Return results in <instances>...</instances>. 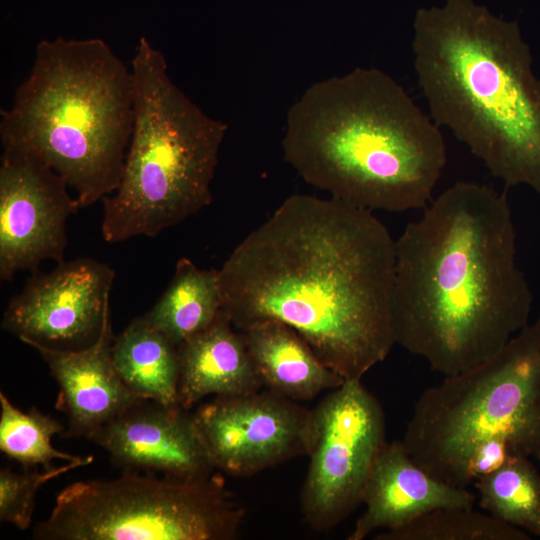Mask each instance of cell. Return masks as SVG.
<instances>
[{
	"instance_id": "obj_23",
	"label": "cell",
	"mask_w": 540,
	"mask_h": 540,
	"mask_svg": "<svg viewBox=\"0 0 540 540\" xmlns=\"http://www.w3.org/2000/svg\"><path fill=\"white\" fill-rule=\"evenodd\" d=\"M93 462L88 456L84 461L68 462L58 467L45 468L43 472L16 473L10 469L0 471V521L20 530L29 528L35 509L36 495L42 485L69 471Z\"/></svg>"
},
{
	"instance_id": "obj_4",
	"label": "cell",
	"mask_w": 540,
	"mask_h": 540,
	"mask_svg": "<svg viewBox=\"0 0 540 540\" xmlns=\"http://www.w3.org/2000/svg\"><path fill=\"white\" fill-rule=\"evenodd\" d=\"M431 119L505 188L540 194V79L517 22L473 0L419 9L411 43Z\"/></svg>"
},
{
	"instance_id": "obj_1",
	"label": "cell",
	"mask_w": 540,
	"mask_h": 540,
	"mask_svg": "<svg viewBox=\"0 0 540 540\" xmlns=\"http://www.w3.org/2000/svg\"><path fill=\"white\" fill-rule=\"evenodd\" d=\"M394 274L395 240L372 211L306 194L286 198L218 270L235 328L281 321L346 381L396 344Z\"/></svg>"
},
{
	"instance_id": "obj_22",
	"label": "cell",
	"mask_w": 540,
	"mask_h": 540,
	"mask_svg": "<svg viewBox=\"0 0 540 540\" xmlns=\"http://www.w3.org/2000/svg\"><path fill=\"white\" fill-rule=\"evenodd\" d=\"M376 540H528V534L473 508L442 507L392 530Z\"/></svg>"
},
{
	"instance_id": "obj_17",
	"label": "cell",
	"mask_w": 540,
	"mask_h": 540,
	"mask_svg": "<svg viewBox=\"0 0 540 540\" xmlns=\"http://www.w3.org/2000/svg\"><path fill=\"white\" fill-rule=\"evenodd\" d=\"M241 332L263 386L269 390L294 401H307L346 381L281 321L256 322Z\"/></svg>"
},
{
	"instance_id": "obj_20",
	"label": "cell",
	"mask_w": 540,
	"mask_h": 540,
	"mask_svg": "<svg viewBox=\"0 0 540 540\" xmlns=\"http://www.w3.org/2000/svg\"><path fill=\"white\" fill-rule=\"evenodd\" d=\"M474 484L482 509L505 523L540 536V474L528 457L511 455Z\"/></svg>"
},
{
	"instance_id": "obj_6",
	"label": "cell",
	"mask_w": 540,
	"mask_h": 540,
	"mask_svg": "<svg viewBox=\"0 0 540 540\" xmlns=\"http://www.w3.org/2000/svg\"><path fill=\"white\" fill-rule=\"evenodd\" d=\"M131 72L132 133L119 185L102 199L101 231L109 243L155 237L208 206L228 128L174 84L164 55L145 37Z\"/></svg>"
},
{
	"instance_id": "obj_5",
	"label": "cell",
	"mask_w": 540,
	"mask_h": 540,
	"mask_svg": "<svg viewBox=\"0 0 540 540\" xmlns=\"http://www.w3.org/2000/svg\"><path fill=\"white\" fill-rule=\"evenodd\" d=\"M134 119L131 68L100 38L41 40L28 77L1 111L3 148L29 153L80 207L119 185Z\"/></svg>"
},
{
	"instance_id": "obj_15",
	"label": "cell",
	"mask_w": 540,
	"mask_h": 540,
	"mask_svg": "<svg viewBox=\"0 0 540 540\" xmlns=\"http://www.w3.org/2000/svg\"><path fill=\"white\" fill-rule=\"evenodd\" d=\"M476 496L450 486L416 464L402 441L386 443L371 469L363 514L348 540H362L374 530L399 528L434 509L473 508Z\"/></svg>"
},
{
	"instance_id": "obj_10",
	"label": "cell",
	"mask_w": 540,
	"mask_h": 540,
	"mask_svg": "<svg viewBox=\"0 0 540 540\" xmlns=\"http://www.w3.org/2000/svg\"><path fill=\"white\" fill-rule=\"evenodd\" d=\"M310 410L272 390L219 396L194 421L215 469L250 476L306 455Z\"/></svg>"
},
{
	"instance_id": "obj_13",
	"label": "cell",
	"mask_w": 540,
	"mask_h": 540,
	"mask_svg": "<svg viewBox=\"0 0 540 540\" xmlns=\"http://www.w3.org/2000/svg\"><path fill=\"white\" fill-rule=\"evenodd\" d=\"M89 441L127 470L201 479L215 469L193 415L179 405L144 400L106 423Z\"/></svg>"
},
{
	"instance_id": "obj_12",
	"label": "cell",
	"mask_w": 540,
	"mask_h": 540,
	"mask_svg": "<svg viewBox=\"0 0 540 540\" xmlns=\"http://www.w3.org/2000/svg\"><path fill=\"white\" fill-rule=\"evenodd\" d=\"M113 279L109 266L91 258L63 261L47 274L33 272L6 307L2 328L23 343L59 349L95 340Z\"/></svg>"
},
{
	"instance_id": "obj_3",
	"label": "cell",
	"mask_w": 540,
	"mask_h": 540,
	"mask_svg": "<svg viewBox=\"0 0 540 540\" xmlns=\"http://www.w3.org/2000/svg\"><path fill=\"white\" fill-rule=\"evenodd\" d=\"M282 148L308 184L370 211L424 209L447 162L439 126L373 67L309 86L287 113Z\"/></svg>"
},
{
	"instance_id": "obj_7",
	"label": "cell",
	"mask_w": 540,
	"mask_h": 540,
	"mask_svg": "<svg viewBox=\"0 0 540 540\" xmlns=\"http://www.w3.org/2000/svg\"><path fill=\"white\" fill-rule=\"evenodd\" d=\"M401 441L426 472L462 489L485 442L540 461V318L489 359L422 392Z\"/></svg>"
},
{
	"instance_id": "obj_19",
	"label": "cell",
	"mask_w": 540,
	"mask_h": 540,
	"mask_svg": "<svg viewBox=\"0 0 540 540\" xmlns=\"http://www.w3.org/2000/svg\"><path fill=\"white\" fill-rule=\"evenodd\" d=\"M222 312L218 270L178 260L172 281L144 318L177 347L208 328Z\"/></svg>"
},
{
	"instance_id": "obj_8",
	"label": "cell",
	"mask_w": 540,
	"mask_h": 540,
	"mask_svg": "<svg viewBox=\"0 0 540 540\" xmlns=\"http://www.w3.org/2000/svg\"><path fill=\"white\" fill-rule=\"evenodd\" d=\"M245 510L218 475L156 478L128 470L116 479L77 481L60 491L41 540H231Z\"/></svg>"
},
{
	"instance_id": "obj_16",
	"label": "cell",
	"mask_w": 540,
	"mask_h": 540,
	"mask_svg": "<svg viewBox=\"0 0 540 540\" xmlns=\"http://www.w3.org/2000/svg\"><path fill=\"white\" fill-rule=\"evenodd\" d=\"M222 310L205 330L178 347V405L188 410L208 395L236 396L258 391L263 383L243 333Z\"/></svg>"
},
{
	"instance_id": "obj_18",
	"label": "cell",
	"mask_w": 540,
	"mask_h": 540,
	"mask_svg": "<svg viewBox=\"0 0 540 540\" xmlns=\"http://www.w3.org/2000/svg\"><path fill=\"white\" fill-rule=\"evenodd\" d=\"M112 359L120 378L135 394L163 405H178L177 346L144 316L115 337Z\"/></svg>"
},
{
	"instance_id": "obj_14",
	"label": "cell",
	"mask_w": 540,
	"mask_h": 540,
	"mask_svg": "<svg viewBox=\"0 0 540 540\" xmlns=\"http://www.w3.org/2000/svg\"><path fill=\"white\" fill-rule=\"evenodd\" d=\"M110 306L96 339L81 349H59L35 342L59 391L56 409L67 419L66 437L89 440L102 426L144 401L120 378L112 359Z\"/></svg>"
},
{
	"instance_id": "obj_21",
	"label": "cell",
	"mask_w": 540,
	"mask_h": 540,
	"mask_svg": "<svg viewBox=\"0 0 540 540\" xmlns=\"http://www.w3.org/2000/svg\"><path fill=\"white\" fill-rule=\"evenodd\" d=\"M64 431V425L57 419L35 407L23 412L0 392V450L9 459L25 468L37 465L50 468L54 460L84 461L88 456L65 453L52 445L53 437Z\"/></svg>"
},
{
	"instance_id": "obj_9",
	"label": "cell",
	"mask_w": 540,
	"mask_h": 540,
	"mask_svg": "<svg viewBox=\"0 0 540 540\" xmlns=\"http://www.w3.org/2000/svg\"><path fill=\"white\" fill-rule=\"evenodd\" d=\"M386 443L383 409L361 380L345 381L310 410L301 508L314 530L334 528L362 503Z\"/></svg>"
},
{
	"instance_id": "obj_11",
	"label": "cell",
	"mask_w": 540,
	"mask_h": 540,
	"mask_svg": "<svg viewBox=\"0 0 540 540\" xmlns=\"http://www.w3.org/2000/svg\"><path fill=\"white\" fill-rule=\"evenodd\" d=\"M68 184L29 153L3 148L0 162V278L63 262L66 222L80 207Z\"/></svg>"
},
{
	"instance_id": "obj_2",
	"label": "cell",
	"mask_w": 540,
	"mask_h": 540,
	"mask_svg": "<svg viewBox=\"0 0 540 540\" xmlns=\"http://www.w3.org/2000/svg\"><path fill=\"white\" fill-rule=\"evenodd\" d=\"M395 240V343L444 376L498 353L529 322L505 192L459 181Z\"/></svg>"
}]
</instances>
